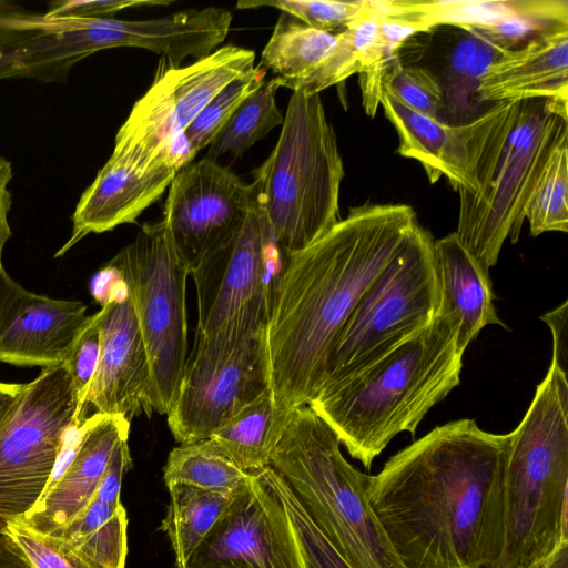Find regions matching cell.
Masks as SVG:
<instances>
[{"label":"cell","mask_w":568,"mask_h":568,"mask_svg":"<svg viewBox=\"0 0 568 568\" xmlns=\"http://www.w3.org/2000/svg\"><path fill=\"white\" fill-rule=\"evenodd\" d=\"M77 396L65 364L23 384L0 425V527L40 500L75 427Z\"/></svg>","instance_id":"10"},{"label":"cell","mask_w":568,"mask_h":568,"mask_svg":"<svg viewBox=\"0 0 568 568\" xmlns=\"http://www.w3.org/2000/svg\"><path fill=\"white\" fill-rule=\"evenodd\" d=\"M379 105L397 132V152L419 162L430 183L445 176L455 191L476 192L479 159L500 102L458 125L413 111L384 91Z\"/></svg>","instance_id":"18"},{"label":"cell","mask_w":568,"mask_h":568,"mask_svg":"<svg viewBox=\"0 0 568 568\" xmlns=\"http://www.w3.org/2000/svg\"><path fill=\"white\" fill-rule=\"evenodd\" d=\"M251 477L252 473L241 469L211 438L174 447L163 475L166 487L186 484L229 494L240 491Z\"/></svg>","instance_id":"29"},{"label":"cell","mask_w":568,"mask_h":568,"mask_svg":"<svg viewBox=\"0 0 568 568\" xmlns=\"http://www.w3.org/2000/svg\"><path fill=\"white\" fill-rule=\"evenodd\" d=\"M0 536L31 568H99L61 538L37 531L22 520L0 527Z\"/></svg>","instance_id":"35"},{"label":"cell","mask_w":568,"mask_h":568,"mask_svg":"<svg viewBox=\"0 0 568 568\" xmlns=\"http://www.w3.org/2000/svg\"><path fill=\"white\" fill-rule=\"evenodd\" d=\"M481 37L468 33L456 45L448 61V94L450 101H466L477 89L488 68L501 53Z\"/></svg>","instance_id":"39"},{"label":"cell","mask_w":568,"mask_h":568,"mask_svg":"<svg viewBox=\"0 0 568 568\" xmlns=\"http://www.w3.org/2000/svg\"><path fill=\"white\" fill-rule=\"evenodd\" d=\"M266 69L261 64L223 88L196 115L185 130L194 150L209 146L239 105L265 81Z\"/></svg>","instance_id":"34"},{"label":"cell","mask_w":568,"mask_h":568,"mask_svg":"<svg viewBox=\"0 0 568 568\" xmlns=\"http://www.w3.org/2000/svg\"><path fill=\"white\" fill-rule=\"evenodd\" d=\"M130 464L128 439H123L115 446L93 499L112 506L121 505L122 478Z\"/></svg>","instance_id":"42"},{"label":"cell","mask_w":568,"mask_h":568,"mask_svg":"<svg viewBox=\"0 0 568 568\" xmlns=\"http://www.w3.org/2000/svg\"><path fill=\"white\" fill-rule=\"evenodd\" d=\"M526 220L532 236L568 232V139L550 154L528 205Z\"/></svg>","instance_id":"33"},{"label":"cell","mask_w":568,"mask_h":568,"mask_svg":"<svg viewBox=\"0 0 568 568\" xmlns=\"http://www.w3.org/2000/svg\"><path fill=\"white\" fill-rule=\"evenodd\" d=\"M434 244L420 225L409 234L337 335L321 388L377 361L433 323L439 307Z\"/></svg>","instance_id":"8"},{"label":"cell","mask_w":568,"mask_h":568,"mask_svg":"<svg viewBox=\"0 0 568 568\" xmlns=\"http://www.w3.org/2000/svg\"><path fill=\"white\" fill-rule=\"evenodd\" d=\"M550 364L508 434L498 568H531L568 540V379Z\"/></svg>","instance_id":"4"},{"label":"cell","mask_w":568,"mask_h":568,"mask_svg":"<svg viewBox=\"0 0 568 568\" xmlns=\"http://www.w3.org/2000/svg\"><path fill=\"white\" fill-rule=\"evenodd\" d=\"M560 23H568L566 0L516 1L509 12L466 31L481 37L499 51H508L523 47L536 36Z\"/></svg>","instance_id":"32"},{"label":"cell","mask_w":568,"mask_h":568,"mask_svg":"<svg viewBox=\"0 0 568 568\" xmlns=\"http://www.w3.org/2000/svg\"><path fill=\"white\" fill-rule=\"evenodd\" d=\"M260 471L282 498L297 531L308 568H352L315 527L282 477L271 466Z\"/></svg>","instance_id":"37"},{"label":"cell","mask_w":568,"mask_h":568,"mask_svg":"<svg viewBox=\"0 0 568 568\" xmlns=\"http://www.w3.org/2000/svg\"><path fill=\"white\" fill-rule=\"evenodd\" d=\"M508 434L435 427L372 476L368 501L402 568H498Z\"/></svg>","instance_id":"1"},{"label":"cell","mask_w":568,"mask_h":568,"mask_svg":"<svg viewBox=\"0 0 568 568\" xmlns=\"http://www.w3.org/2000/svg\"><path fill=\"white\" fill-rule=\"evenodd\" d=\"M434 250L439 286L437 315L456 327L457 348L464 353L485 326H505L493 302L489 270L464 247L455 232L436 240Z\"/></svg>","instance_id":"22"},{"label":"cell","mask_w":568,"mask_h":568,"mask_svg":"<svg viewBox=\"0 0 568 568\" xmlns=\"http://www.w3.org/2000/svg\"><path fill=\"white\" fill-rule=\"evenodd\" d=\"M384 11L375 41L359 75L362 104L375 116L388 69L398 62L400 47L414 34L428 31L426 14L414 1H383Z\"/></svg>","instance_id":"25"},{"label":"cell","mask_w":568,"mask_h":568,"mask_svg":"<svg viewBox=\"0 0 568 568\" xmlns=\"http://www.w3.org/2000/svg\"><path fill=\"white\" fill-rule=\"evenodd\" d=\"M417 225L407 204H363L285 257L266 329L270 389L281 409L316 396L345 322Z\"/></svg>","instance_id":"2"},{"label":"cell","mask_w":568,"mask_h":568,"mask_svg":"<svg viewBox=\"0 0 568 568\" xmlns=\"http://www.w3.org/2000/svg\"><path fill=\"white\" fill-rule=\"evenodd\" d=\"M126 287L146 349L151 408L168 414L187 354L186 278L165 221L143 224L108 266Z\"/></svg>","instance_id":"9"},{"label":"cell","mask_w":568,"mask_h":568,"mask_svg":"<svg viewBox=\"0 0 568 568\" xmlns=\"http://www.w3.org/2000/svg\"><path fill=\"white\" fill-rule=\"evenodd\" d=\"M166 0H95V1H57L44 13L52 18L108 19L119 11L140 6H168Z\"/></svg>","instance_id":"41"},{"label":"cell","mask_w":568,"mask_h":568,"mask_svg":"<svg viewBox=\"0 0 568 568\" xmlns=\"http://www.w3.org/2000/svg\"><path fill=\"white\" fill-rule=\"evenodd\" d=\"M114 288L98 312L100 357L83 413L92 407L94 414L131 422L141 412H152L151 374L131 296L121 281Z\"/></svg>","instance_id":"16"},{"label":"cell","mask_w":568,"mask_h":568,"mask_svg":"<svg viewBox=\"0 0 568 568\" xmlns=\"http://www.w3.org/2000/svg\"><path fill=\"white\" fill-rule=\"evenodd\" d=\"M456 338V327L437 315L388 354L322 387L307 405L369 469L396 435L415 436L426 414L459 384L464 353Z\"/></svg>","instance_id":"3"},{"label":"cell","mask_w":568,"mask_h":568,"mask_svg":"<svg viewBox=\"0 0 568 568\" xmlns=\"http://www.w3.org/2000/svg\"><path fill=\"white\" fill-rule=\"evenodd\" d=\"M253 196V184L216 160L205 158L175 174L163 220L190 276L235 236Z\"/></svg>","instance_id":"15"},{"label":"cell","mask_w":568,"mask_h":568,"mask_svg":"<svg viewBox=\"0 0 568 568\" xmlns=\"http://www.w3.org/2000/svg\"><path fill=\"white\" fill-rule=\"evenodd\" d=\"M130 422L120 415L93 414L81 427L73 456L59 478L20 520L53 535L92 500L115 446L129 438Z\"/></svg>","instance_id":"19"},{"label":"cell","mask_w":568,"mask_h":568,"mask_svg":"<svg viewBox=\"0 0 568 568\" xmlns=\"http://www.w3.org/2000/svg\"><path fill=\"white\" fill-rule=\"evenodd\" d=\"M552 334L551 363L568 375V301L540 316Z\"/></svg>","instance_id":"43"},{"label":"cell","mask_w":568,"mask_h":568,"mask_svg":"<svg viewBox=\"0 0 568 568\" xmlns=\"http://www.w3.org/2000/svg\"><path fill=\"white\" fill-rule=\"evenodd\" d=\"M89 315L80 301L30 292L0 263V362L42 368L63 364Z\"/></svg>","instance_id":"17"},{"label":"cell","mask_w":568,"mask_h":568,"mask_svg":"<svg viewBox=\"0 0 568 568\" xmlns=\"http://www.w3.org/2000/svg\"><path fill=\"white\" fill-rule=\"evenodd\" d=\"M79 61L69 33L44 14L0 10V79L28 77L64 82Z\"/></svg>","instance_id":"23"},{"label":"cell","mask_w":568,"mask_h":568,"mask_svg":"<svg viewBox=\"0 0 568 568\" xmlns=\"http://www.w3.org/2000/svg\"><path fill=\"white\" fill-rule=\"evenodd\" d=\"M479 102L568 101V23L536 36L523 47L503 51L474 92Z\"/></svg>","instance_id":"21"},{"label":"cell","mask_w":568,"mask_h":568,"mask_svg":"<svg viewBox=\"0 0 568 568\" xmlns=\"http://www.w3.org/2000/svg\"><path fill=\"white\" fill-rule=\"evenodd\" d=\"M567 104L503 101L486 138L475 193L458 192L457 234L487 270L519 239L528 205L554 149L568 139Z\"/></svg>","instance_id":"5"},{"label":"cell","mask_w":568,"mask_h":568,"mask_svg":"<svg viewBox=\"0 0 568 568\" xmlns=\"http://www.w3.org/2000/svg\"><path fill=\"white\" fill-rule=\"evenodd\" d=\"M284 260L254 189L239 232L191 275L197 302L195 335L266 334Z\"/></svg>","instance_id":"12"},{"label":"cell","mask_w":568,"mask_h":568,"mask_svg":"<svg viewBox=\"0 0 568 568\" xmlns=\"http://www.w3.org/2000/svg\"><path fill=\"white\" fill-rule=\"evenodd\" d=\"M52 536L61 538L99 568L125 567L128 516L122 504L112 506L92 498Z\"/></svg>","instance_id":"28"},{"label":"cell","mask_w":568,"mask_h":568,"mask_svg":"<svg viewBox=\"0 0 568 568\" xmlns=\"http://www.w3.org/2000/svg\"><path fill=\"white\" fill-rule=\"evenodd\" d=\"M270 388L266 334L195 335L168 412L180 444L210 438Z\"/></svg>","instance_id":"11"},{"label":"cell","mask_w":568,"mask_h":568,"mask_svg":"<svg viewBox=\"0 0 568 568\" xmlns=\"http://www.w3.org/2000/svg\"><path fill=\"white\" fill-rule=\"evenodd\" d=\"M170 501L161 529L175 555V567L185 568L190 557L222 517L235 494L206 490L186 484L168 487Z\"/></svg>","instance_id":"26"},{"label":"cell","mask_w":568,"mask_h":568,"mask_svg":"<svg viewBox=\"0 0 568 568\" xmlns=\"http://www.w3.org/2000/svg\"><path fill=\"white\" fill-rule=\"evenodd\" d=\"M22 388L23 384H8L0 382V425L7 417Z\"/></svg>","instance_id":"46"},{"label":"cell","mask_w":568,"mask_h":568,"mask_svg":"<svg viewBox=\"0 0 568 568\" xmlns=\"http://www.w3.org/2000/svg\"><path fill=\"white\" fill-rule=\"evenodd\" d=\"M383 91L410 110L434 118H437L444 102L443 87L432 72L418 67H405L400 61L385 74Z\"/></svg>","instance_id":"38"},{"label":"cell","mask_w":568,"mask_h":568,"mask_svg":"<svg viewBox=\"0 0 568 568\" xmlns=\"http://www.w3.org/2000/svg\"><path fill=\"white\" fill-rule=\"evenodd\" d=\"M337 34L324 32L282 13L261 53V65L292 89L314 72L335 47Z\"/></svg>","instance_id":"27"},{"label":"cell","mask_w":568,"mask_h":568,"mask_svg":"<svg viewBox=\"0 0 568 568\" xmlns=\"http://www.w3.org/2000/svg\"><path fill=\"white\" fill-rule=\"evenodd\" d=\"M368 0H242L239 9L272 7L314 29L337 34L361 17L369 6Z\"/></svg>","instance_id":"36"},{"label":"cell","mask_w":568,"mask_h":568,"mask_svg":"<svg viewBox=\"0 0 568 568\" xmlns=\"http://www.w3.org/2000/svg\"><path fill=\"white\" fill-rule=\"evenodd\" d=\"M383 11V1H371L361 17L337 33L335 47L322 64L291 90L316 94L358 74L375 41Z\"/></svg>","instance_id":"30"},{"label":"cell","mask_w":568,"mask_h":568,"mask_svg":"<svg viewBox=\"0 0 568 568\" xmlns=\"http://www.w3.org/2000/svg\"><path fill=\"white\" fill-rule=\"evenodd\" d=\"M100 357V329L98 312L89 315L67 361L77 396L75 427L81 429L87 418L83 413L84 399L95 374Z\"/></svg>","instance_id":"40"},{"label":"cell","mask_w":568,"mask_h":568,"mask_svg":"<svg viewBox=\"0 0 568 568\" xmlns=\"http://www.w3.org/2000/svg\"><path fill=\"white\" fill-rule=\"evenodd\" d=\"M334 430L308 406L295 408L270 466L352 568H402L368 501L372 476L352 466Z\"/></svg>","instance_id":"6"},{"label":"cell","mask_w":568,"mask_h":568,"mask_svg":"<svg viewBox=\"0 0 568 568\" xmlns=\"http://www.w3.org/2000/svg\"><path fill=\"white\" fill-rule=\"evenodd\" d=\"M291 414L275 404L268 388L210 438L241 469L255 473L270 466Z\"/></svg>","instance_id":"24"},{"label":"cell","mask_w":568,"mask_h":568,"mask_svg":"<svg viewBox=\"0 0 568 568\" xmlns=\"http://www.w3.org/2000/svg\"><path fill=\"white\" fill-rule=\"evenodd\" d=\"M254 60V51L232 44L187 65L161 57L150 88L119 129L111 156L141 170L159 168L166 143L185 132L223 88L253 69Z\"/></svg>","instance_id":"13"},{"label":"cell","mask_w":568,"mask_h":568,"mask_svg":"<svg viewBox=\"0 0 568 568\" xmlns=\"http://www.w3.org/2000/svg\"><path fill=\"white\" fill-rule=\"evenodd\" d=\"M185 568H308L282 498L252 473Z\"/></svg>","instance_id":"14"},{"label":"cell","mask_w":568,"mask_h":568,"mask_svg":"<svg viewBox=\"0 0 568 568\" xmlns=\"http://www.w3.org/2000/svg\"><path fill=\"white\" fill-rule=\"evenodd\" d=\"M531 568H568V540L559 544L546 558Z\"/></svg>","instance_id":"47"},{"label":"cell","mask_w":568,"mask_h":568,"mask_svg":"<svg viewBox=\"0 0 568 568\" xmlns=\"http://www.w3.org/2000/svg\"><path fill=\"white\" fill-rule=\"evenodd\" d=\"M0 568H31L16 548L0 536Z\"/></svg>","instance_id":"45"},{"label":"cell","mask_w":568,"mask_h":568,"mask_svg":"<svg viewBox=\"0 0 568 568\" xmlns=\"http://www.w3.org/2000/svg\"><path fill=\"white\" fill-rule=\"evenodd\" d=\"M12 176V163L0 155V263H2L4 245L11 236L9 213L12 205V193L9 184Z\"/></svg>","instance_id":"44"},{"label":"cell","mask_w":568,"mask_h":568,"mask_svg":"<svg viewBox=\"0 0 568 568\" xmlns=\"http://www.w3.org/2000/svg\"><path fill=\"white\" fill-rule=\"evenodd\" d=\"M175 174L164 166L141 170L110 156L80 196L71 216V235L54 256L64 255L91 233L135 222L169 189Z\"/></svg>","instance_id":"20"},{"label":"cell","mask_w":568,"mask_h":568,"mask_svg":"<svg viewBox=\"0 0 568 568\" xmlns=\"http://www.w3.org/2000/svg\"><path fill=\"white\" fill-rule=\"evenodd\" d=\"M345 171L320 93L293 91L280 138L253 185L273 241L286 257L338 221Z\"/></svg>","instance_id":"7"},{"label":"cell","mask_w":568,"mask_h":568,"mask_svg":"<svg viewBox=\"0 0 568 568\" xmlns=\"http://www.w3.org/2000/svg\"><path fill=\"white\" fill-rule=\"evenodd\" d=\"M280 88L274 77L252 92L209 145L207 158L215 160L223 154L240 158L270 131L282 125L284 116L275 102Z\"/></svg>","instance_id":"31"}]
</instances>
